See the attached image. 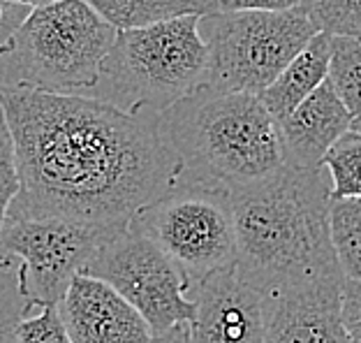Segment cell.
<instances>
[{
    "label": "cell",
    "instance_id": "1",
    "mask_svg": "<svg viewBox=\"0 0 361 343\" xmlns=\"http://www.w3.org/2000/svg\"><path fill=\"white\" fill-rule=\"evenodd\" d=\"M0 104L19 172L10 207L19 211L126 230L180 179V160L160 135L158 114L5 81Z\"/></svg>",
    "mask_w": 361,
    "mask_h": 343
},
{
    "label": "cell",
    "instance_id": "2",
    "mask_svg": "<svg viewBox=\"0 0 361 343\" xmlns=\"http://www.w3.org/2000/svg\"><path fill=\"white\" fill-rule=\"evenodd\" d=\"M234 269L262 295L317 276L341 274L329 227L326 167L285 165L274 176L229 191Z\"/></svg>",
    "mask_w": 361,
    "mask_h": 343
},
{
    "label": "cell",
    "instance_id": "3",
    "mask_svg": "<svg viewBox=\"0 0 361 343\" xmlns=\"http://www.w3.org/2000/svg\"><path fill=\"white\" fill-rule=\"evenodd\" d=\"M158 128L180 160V179L234 191L287 165L278 124L257 93L200 86L160 112Z\"/></svg>",
    "mask_w": 361,
    "mask_h": 343
},
{
    "label": "cell",
    "instance_id": "4",
    "mask_svg": "<svg viewBox=\"0 0 361 343\" xmlns=\"http://www.w3.org/2000/svg\"><path fill=\"white\" fill-rule=\"evenodd\" d=\"M200 16L185 14L153 26L118 30L100 65L95 95L126 112L160 114L204 86L207 42Z\"/></svg>",
    "mask_w": 361,
    "mask_h": 343
},
{
    "label": "cell",
    "instance_id": "5",
    "mask_svg": "<svg viewBox=\"0 0 361 343\" xmlns=\"http://www.w3.org/2000/svg\"><path fill=\"white\" fill-rule=\"evenodd\" d=\"M116 32L86 0L32 5L0 49L10 77L5 84L56 93L90 91Z\"/></svg>",
    "mask_w": 361,
    "mask_h": 343
},
{
    "label": "cell",
    "instance_id": "6",
    "mask_svg": "<svg viewBox=\"0 0 361 343\" xmlns=\"http://www.w3.org/2000/svg\"><path fill=\"white\" fill-rule=\"evenodd\" d=\"M315 32L319 30L299 5L281 12L202 14L200 35L209 52L204 86L259 95Z\"/></svg>",
    "mask_w": 361,
    "mask_h": 343
},
{
    "label": "cell",
    "instance_id": "7",
    "mask_svg": "<svg viewBox=\"0 0 361 343\" xmlns=\"http://www.w3.org/2000/svg\"><path fill=\"white\" fill-rule=\"evenodd\" d=\"M178 265L192 285L218 269L234 267L236 234L229 191L178 179L130 220Z\"/></svg>",
    "mask_w": 361,
    "mask_h": 343
},
{
    "label": "cell",
    "instance_id": "8",
    "mask_svg": "<svg viewBox=\"0 0 361 343\" xmlns=\"http://www.w3.org/2000/svg\"><path fill=\"white\" fill-rule=\"evenodd\" d=\"M118 232L61 216H32L10 207L0 225V258L16 263L21 290L32 306L59 304L70 281Z\"/></svg>",
    "mask_w": 361,
    "mask_h": 343
},
{
    "label": "cell",
    "instance_id": "9",
    "mask_svg": "<svg viewBox=\"0 0 361 343\" xmlns=\"http://www.w3.org/2000/svg\"><path fill=\"white\" fill-rule=\"evenodd\" d=\"M81 274L109 283L133 304L153 334H160L178 323H190L195 301L190 283L151 236L135 227H126L102 243Z\"/></svg>",
    "mask_w": 361,
    "mask_h": 343
},
{
    "label": "cell",
    "instance_id": "10",
    "mask_svg": "<svg viewBox=\"0 0 361 343\" xmlns=\"http://www.w3.org/2000/svg\"><path fill=\"white\" fill-rule=\"evenodd\" d=\"M343 274L264 295V343H350L341 320Z\"/></svg>",
    "mask_w": 361,
    "mask_h": 343
},
{
    "label": "cell",
    "instance_id": "11",
    "mask_svg": "<svg viewBox=\"0 0 361 343\" xmlns=\"http://www.w3.org/2000/svg\"><path fill=\"white\" fill-rule=\"evenodd\" d=\"M195 315L188 343H264V295L234 267L218 269L192 285Z\"/></svg>",
    "mask_w": 361,
    "mask_h": 343
},
{
    "label": "cell",
    "instance_id": "12",
    "mask_svg": "<svg viewBox=\"0 0 361 343\" xmlns=\"http://www.w3.org/2000/svg\"><path fill=\"white\" fill-rule=\"evenodd\" d=\"M59 313L72 343H149L151 325L130 301L102 279L77 274L70 281Z\"/></svg>",
    "mask_w": 361,
    "mask_h": 343
},
{
    "label": "cell",
    "instance_id": "13",
    "mask_svg": "<svg viewBox=\"0 0 361 343\" xmlns=\"http://www.w3.org/2000/svg\"><path fill=\"white\" fill-rule=\"evenodd\" d=\"M352 119L355 116L341 102L326 77L306 100L299 102L283 121H278L285 162L294 167L322 165L324 153L345 130H350Z\"/></svg>",
    "mask_w": 361,
    "mask_h": 343
},
{
    "label": "cell",
    "instance_id": "14",
    "mask_svg": "<svg viewBox=\"0 0 361 343\" xmlns=\"http://www.w3.org/2000/svg\"><path fill=\"white\" fill-rule=\"evenodd\" d=\"M329 56H331V37L326 32H315L308 44L294 56L283 68L271 84L259 93L262 102L271 116L283 121L299 102L329 77Z\"/></svg>",
    "mask_w": 361,
    "mask_h": 343
},
{
    "label": "cell",
    "instance_id": "15",
    "mask_svg": "<svg viewBox=\"0 0 361 343\" xmlns=\"http://www.w3.org/2000/svg\"><path fill=\"white\" fill-rule=\"evenodd\" d=\"M116 30L144 28L185 14H209L218 10L216 0H86Z\"/></svg>",
    "mask_w": 361,
    "mask_h": 343
},
{
    "label": "cell",
    "instance_id": "16",
    "mask_svg": "<svg viewBox=\"0 0 361 343\" xmlns=\"http://www.w3.org/2000/svg\"><path fill=\"white\" fill-rule=\"evenodd\" d=\"M329 227L341 274L345 279H361V200L331 198Z\"/></svg>",
    "mask_w": 361,
    "mask_h": 343
},
{
    "label": "cell",
    "instance_id": "17",
    "mask_svg": "<svg viewBox=\"0 0 361 343\" xmlns=\"http://www.w3.org/2000/svg\"><path fill=\"white\" fill-rule=\"evenodd\" d=\"M329 37V81L348 112L357 116L361 114V40L341 35Z\"/></svg>",
    "mask_w": 361,
    "mask_h": 343
},
{
    "label": "cell",
    "instance_id": "18",
    "mask_svg": "<svg viewBox=\"0 0 361 343\" xmlns=\"http://www.w3.org/2000/svg\"><path fill=\"white\" fill-rule=\"evenodd\" d=\"M322 167L331 176V198L361 200V133L345 130L324 153Z\"/></svg>",
    "mask_w": 361,
    "mask_h": 343
},
{
    "label": "cell",
    "instance_id": "19",
    "mask_svg": "<svg viewBox=\"0 0 361 343\" xmlns=\"http://www.w3.org/2000/svg\"><path fill=\"white\" fill-rule=\"evenodd\" d=\"M299 7L319 32L361 37V0H301Z\"/></svg>",
    "mask_w": 361,
    "mask_h": 343
},
{
    "label": "cell",
    "instance_id": "20",
    "mask_svg": "<svg viewBox=\"0 0 361 343\" xmlns=\"http://www.w3.org/2000/svg\"><path fill=\"white\" fill-rule=\"evenodd\" d=\"M32 308L19 281V267L10 258H0V343H16V330Z\"/></svg>",
    "mask_w": 361,
    "mask_h": 343
},
{
    "label": "cell",
    "instance_id": "21",
    "mask_svg": "<svg viewBox=\"0 0 361 343\" xmlns=\"http://www.w3.org/2000/svg\"><path fill=\"white\" fill-rule=\"evenodd\" d=\"M16 343H72L59 304L32 306L16 330Z\"/></svg>",
    "mask_w": 361,
    "mask_h": 343
},
{
    "label": "cell",
    "instance_id": "22",
    "mask_svg": "<svg viewBox=\"0 0 361 343\" xmlns=\"http://www.w3.org/2000/svg\"><path fill=\"white\" fill-rule=\"evenodd\" d=\"M19 193V172H16L14 142L10 126H7L5 109L0 104V225H3L7 209Z\"/></svg>",
    "mask_w": 361,
    "mask_h": 343
},
{
    "label": "cell",
    "instance_id": "23",
    "mask_svg": "<svg viewBox=\"0 0 361 343\" xmlns=\"http://www.w3.org/2000/svg\"><path fill=\"white\" fill-rule=\"evenodd\" d=\"M341 320L350 343H361V279H343Z\"/></svg>",
    "mask_w": 361,
    "mask_h": 343
},
{
    "label": "cell",
    "instance_id": "24",
    "mask_svg": "<svg viewBox=\"0 0 361 343\" xmlns=\"http://www.w3.org/2000/svg\"><path fill=\"white\" fill-rule=\"evenodd\" d=\"M218 10L223 12H243V10H264V12H281L292 10L301 0H216Z\"/></svg>",
    "mask_w": 361,
    "mask_h": 343
},
{
    "label": "cell",
    "instance_id": "25",
    "mask_svg": "<svg viewBox=\"0 0 361 343\" xmlns=\"http://www.w3.org/2000/svg\"><path fill=\"white\" fill-rule=\"evenodd\" d=\"M32 5H21L14 0H0V49L10 40V35L16 30V26L23 21Z\"/></svg>",
    "mask_w": 361,
    "mask_h": 343
},
{
    "label": "cell",
    "instance_id": "26",
    "mask_svg": "<svg viewBox=\"0 0 361 343\" xmlns=\"http://www.w3.org/2000/svg\"><path fill=\"white\" fill-rule=\"evenodd\" d=\"M149 343H188V323H178L160 334H153Z\"/></svg>",
    "mask_w": 361,
    "mask_h": 343
},
{
    "label": "cell",
    "instance_id": "27",
    "mask_svg": "<svg viewBox=\"0 0 361 343\" xmlns=\"http://www.w3.org/2000/svg\"><path fill=\"white\" fill-rule=\"evenodd\" d=\"M352 130H357V133H361V114H357L355 119H352V124H350Z\"/></svg>",
    "mask_w": 361,
    "mask_h": 343
},
{
    "label": "cell",
    "instance_id": "28",
    "mask_svg": "<svg viewBox=\"0 0 361 343\" xmlns=\"http://www.w3.org/2000/svg\"><path fill=\"white\" fill-rule=\"evenodd\" d=\"M47 3H54V0H32V5H47Z\"/></svg>",
    "mask_w": 361,
    "mask_h": 343
},
{
    "label": "cell",
    "instance_id": "29",
    "mask_svg": "<svg viewBox=\"0 0 361 343\" xmlns=\"http://www.w3.org/2000/svg\"><path fill=\"white\" fill-rule=\"evenodd\" d=\"M14 3H21V5H32V0H14Z\"/></svg>",
    "mask_w": 361,
    "mask_h": 343
},
{
    "label": "cell",
    "instance_id": "30",
    "mask_svg": "<svg viewBox=\"0 0 361 343\" xmlns=\"http://www.w3.org/2000/svg\"><path fill=\"white\" fill-rule=\"evenodd\" d=\"M359 40H361V37H359Z\"/></svg>",
    "mask_w": 361,
    "mask_h": 343
}]
</instances>
